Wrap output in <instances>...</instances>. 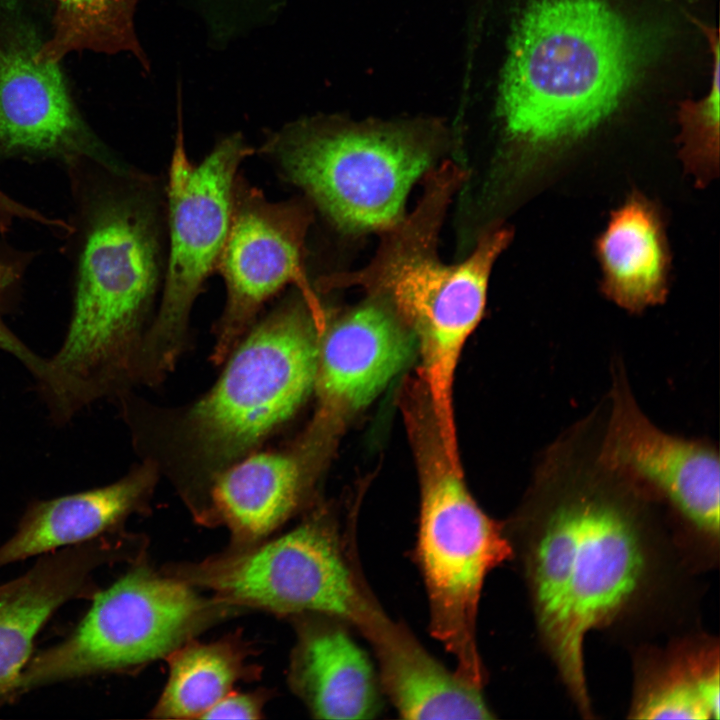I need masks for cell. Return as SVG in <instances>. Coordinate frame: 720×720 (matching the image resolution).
Wrapping results in <instances>:
<instances>
[{"mask_svg": "<svg viewBox=\"0 0 720 720\" xmlns=\"http://www.w3.org/2000/svg\"><path fill=\"white\" fill-rule=\"evenodd\" d=\"M325 327L321 305L298 290L251 326L201 398L138 417L145 459L166 473L194 515L215 478L256 452L306 401Z\"/></svg>", "mask_w": 720, "mask_h": 720, "instance_id": "cell-2", "label": "cell"}, {"mask_svg": "<svg viewBox=\"0 0 720 720\" xmlns=\"http://www.w3.org/2000/svg\"><path fill=\"white\" fill-rule=\"evenodd\" d=\"M465 177V171L450 161L428 171L415 209L382 232L369 264L321 280L325 289H366L370 296L386 301L414 331L424 389L437 428L445 437L456 431L452 387L460 353L483 314L492 266L512 237L505 228L489 231L465 261L441 262L437 254L440 228Z\"/></svg>", "mask_w": 720, "mask_h": 720, "instance_id": "cell-3", "label": "cell"}, {"mask_svg": "<svg viewBox=\"0 0 720 720\" xmlns=\"http://www.w3.org/2000/svg\"><path fill=\"white\" fill-rule=\"evenodd\" d=\"M421 484L416 559L430 611V632L456 673L482 688L485 670L476 624L484 579L512 555L503 528L478 506L452 465L428 404L406 407Z\"/></svg>", "mask_w": 720, "mask_h": 720, "instance_id": "cell-6", "label": "cell"}, {"mask_svg": "<svg viewBox=\"0 0 720 720\" xmlns=\"http://www.w3.org/2000/svg\"><path fill=\"white\" fill-rule=\"evenodd\" d=\"M129 537L108 534L41 555L0 591V703L31 659L37 634L65 603L98 592L94 572L131 554Z\"/></svg>", "mask_w": 720, "mask_h": 720, "instance_id": "cell-15", "label": "cell"}, {"mask_svg": "<svg viewBox=\"0 0 720 720\" xmlns=\"http://www.w3.org/2000/svg\"><path fill=\"white\" fill-rule=\"evenodd\" d=\"M263 150L282 176L352 232H384L400 222L411 186L436 154L432 141L408 129L308 123L284 128Z\"/></svg>", "mask_w": 720, "mask_h": 720, "instance_id": "cell-8", "label": "cell"}, {"mask_svg": "<svg viewBox=\"0 0 720 720\" xmlns=\"http://www.w3.org/2000/svg\"><path fill=\"white\" fill-rule=\"evenodd\" d=\"M309 476L292 448L254 452L215 478L196 517L224 524L235 543L251 546L298 510Z\"/></svg>", "mask_w": 720, "mask_h": 720, "instance_id": "cell-18", "label": "cell"}, {"mask_svg": "<svg viewBox=\"0 0 720 720\" xmlns=\"http://www.w3.org/2000/svg\"><path fill=\"white\" fill-rule=\"evenodd\" d=\"M159 474L156 465L144 459L109 485L32 503L15 533L0 545V568L115 533L147 504Z\"/></svg>", "mask_w": 720, "mask_h": 720, "instance_id": "cell-16", "label": "cell"}, {"mask_svg": "<svg viewBox=\"0 0 720 720\" xmlns=\"http://www.w3.org/2000/svg\"><path fill=\"white\" fill-rule=\"evenodd\" d=\"M168 656V681L153 710L158 718H201L251 674L243 650L231 640L189 643Z\"/></svg>", "mask_w": 720, "mask_h": 720, "instance_id": "cell-21", "label": "cell"}, {"mask_svg": "<svg viewBox=\"0 0 720 720\" xmlns=\"http://www.w3.org/2000/svg\"><path fill=\"white\" fill-rule=\"evenodd\" d=\"M4 586H5V583L0 584V591L4 588Z\"/></svg>", "mask_w": 720, "mask_h": 720, "instance_id": "cell-28", "label": "cell"}, {"mask_svg": "<svg viewBox=\"0 0 720 720\" xmlns=\"http://www.w3.org/2000/svg\"><path fill=\"white\" fill-rule=\"evenodd\" d=\"M707 35L714 56L713 80L703 99L686 101L681 105L684 154L695 172L711 174L717 168L719 151V37L717 29L700 24Z\"/></svg>", "mask_w": 720, "mask_h": 720, "instance_id": "cell-24", "label": "cell"}, {"mask_svg": "<svg viewBox=\"0 0 720 720\" xmlns=\"http://www.w3.org/2000/svg\"><path fill=\"white\" fill-rule=\"evenodd\" d=\"M543 512L527 547V576L539 629L586 713L585 636L637 594L648 548L633 509L600 487H575Z\"/></svg>", "mask_w": 720, "mask_h": 720, "instance_id": "cell-5", "label": "cell"}, {"mask_svg": "<svg viewBox=\"0 0 720 720\" xmlns=\"http://www.w3.org/2000/svg\"><path fill=\"white\" fill-rule=\"evenodd\" d=\"M403 321L383 299H371L325 327L314 389L318 413L305 435L320 445L330 421L370 402L404 367L411 340Z\"/></svg>", "mask_w": 720, "mask_h": 720, "instance_id": "cell-14", "label": "cell"}, {"mask_svg": "<svg viewBox=\"0 0 720 720\" xmlns=\"http://www.w3.org/2000/svg\"><path fill=\"white\" fill-rule=\"evenodd\" d=\"M602 467L647 482L697 528L719 533V460L703 443L671 436L642 414L626 385L612 391Z\"/></svg>", "mask_w": 720, "mask_h": 720, "instance_id": "cell-13", "label": "cell"}, {"mask_svg": "<svg viewBox=\"0 0 720 720\" xmlns=\"http://www.w3.org/2000/svg\"><path fill=\"white\" fill-rule=\"evenodd\" d=\"M24 257L0 256V304L18 283L24 271ZM0 349L18 358L39 380L43 388L50 381L48 360L30 350L3 322L0 313Z\"/></svg>", "mask_w": 720, "mask_h": 720, "instance_id": "cell-25", "label": "cell"}, {"mask_svg": "<svg viewBox=\"0 0 720 720\" xmlns=\"http://www.w3.org/2000/svg\"><path fill=\"white\" fill-rule=\"evenodd\" d=\"M169 166V255L160 307L136 353L134 382L155 385L183 352L192 306L216 270L231 220L238 168L253 151L240 134L218 142L200 163L186 152L181 125Z\"/></svg>", "mask_w": 720, "mask_h": 720, "instance_id": "cell-9", "label": "cell"}, {"mask_svg": "<svg viewBox=\"0 0 720 720\" xmlns=\"http://www.w3.org/2000/svg\"><path fill=\"white\" fill-rule=\"evenodd\" d=\"M717 651L702 649L670 659L639 689L632 717L639 719H718Z\"/></svg>", "mask_w": 720, "mask_h": 720, "instance_id": "cell-23", "label": "cell"}, {"mask_svg": "<svg viewBox=\"0 0 720 720\" xmlns=\"http://www.w3.org/2000/svg\"><path fill=\"white\" fill-rule=\"evenodd\" d=\"M298 625L289 679L315 718L370 719L380 710L377 676L343 622L320 614Z\"/></svg>", "mask_w": 720, "mask_h": 720, "instance_id": "cell-17", "label": "cell"}, {"mask_svg": "<svg viewBox=\"0 0 720 720\" xmlns=\"http://www.w3.org/2000/svg\"><path fill=\"white\" fill-rule=\"evenodd\" d=\"M29 26L0 24V158L113 161L83 121L58 63L40 62Z\"/></svg>", "mask_w": 720, "mask_h": 720, "instance_id": "cell-12", "label": "cell"}, {"mask_svg": "<svg viewBox=\"0 0 720 720\" xmlns=\"http://www.w3.org/2000/svg\"><path fill=\"white\" fill-rule=\"evenodd\" d=\"M139 0H54L52 34L37 53L40 62L59 63L69 52H130L149 71L134 29Z\"/></svg>", "mask_w": 720, "mask_h": 720, "instance_id": "cell-22", "label": "cell"}, {"mask_svg": "<svg viewBox=\"0 0 720 720\" xmlns=\"http://www.w3.org/2000/svg\"><path fill=\"white\" fill-rule=\"evenodd\" d=\"M311 213L295 200L268 201L237 176L228 233L216 270L227 300L215 328L211 361L226 360L272 296L289 284L320 303L304 269L305 236Z\"/></svg>", "mask_w": 720, "mask_h": 720, "instance_id": "cell-11", "label": "cell"}, {"mask_svg": "<svg viewBox=\"0 0 720 720\" xmlns=\"http://www.w3.org/2000/svg\"><path fill=\"white\" fill-rule=\"evenodd\" d=\"M61 642L31 657L5 702L47 685L125 671L168 656L233 606L200 597L176 576L136 565Z\"/></svg>", "mask_w": 720, "mask_h": 720, "instance_id": "cell-7", "label": "cell"}, {"mask_svg": "<svg viewBox=\"0 0 720 720\" xmlns=\"http://www.w3.org/2000/svg\"><path fill=\"white\" fill-rule=\"evenodd\" d=\"M179 575L213 590L217 599L233 607L325 615L361 633L384 613L361 577L345 536L322 513L262 545L183 568Z\"/></svg>", "mask_w": 720, "mask_h": 720, "instance_id": "cell-10", "label": "cell"}, {"mask_svg": "<svg viewBox=\"0 0 720 720\" xmlns=\"http://www.w3.org/2000/svg\"><path fill=\"white\" fill-rule=\"evenodd\" d=\"M363 635L377 657L381 684L402 718H494L480 687L447 670L387 615Z\"/></svg>", "mask_w": 720, "mask_h": 720, "instance_id": "cell-19", "label": "cell"}, {"mask_svg": "<svg viewBox=\"0 0 720 720\" xmlns=\"http://www.w3.org/2000/svg\"><path fill=\"white\" fill-rule=\"evenodd\" d=\"M13 219H22L47 226L61 233L68 232L70 224L27 207L0 190V233L6 232Z\"/></svg>", "mask_w": 720, "mask_h": 720, "instance_id": "cell-27", "label": "cell"}, {"mask_svg": "<svg viewBox=\"0 0 720 720\" xmlns=\"http://www.w3.org/2000/svg\"><path fill=\"white\" fill-rule=\"evenodd\" d=\"M640 50L606 0H533L511 39L499 88L508 136L528 146L575 139L619 106Z\"/></svg>", "mask_w": 720, "mask_h": 720, "instance_id": "cell-4", "label": "cell"}, {"mask_svg": "<svg viewBox=\"0 0 720 720\" xmlns=\"http://www.w3.org/2000/svg\"><path fill=\"white\" fill-rule=\"evenodd\" d=\"M597 252L610 299L632 312L663 302L669 256L662 223L647 200L633 195L612 214Z\"/></svg>", "mask_w": 720, "mask_h": 720, "instance_id": "cell-20", "label": "cell"}, {"mask_svg": "<svg viewBox=\"0 0 720 720\" xmlns=\"http://www.w3.org/2000/svg\"><path fill=\"white\" fill-rule=\"evenodd\" d=\"M77 262L68 331L48 366L52 398L75 412L132 382L162 274L160 218L146 179L91 157L66 164Z\"/></svg>", "mask_w": 720, "mask_h": 720, "instance_id": "cell-1", "label": "cell"}, {"mask_svg": "<svg viewBox=\"0 0 720 720\" xmlns=\"http://www.w3.org/2000/svg\"><path fill=\"white\" fill-rule=\"evenodd\" d=\"M264 695L258 693H229L206 711L204 719L261 718Z\"/></svg>", "mask_w": 720, "mask_h": 720, "instance_id": "cell-26", "label": "cell"}]
</instances>
